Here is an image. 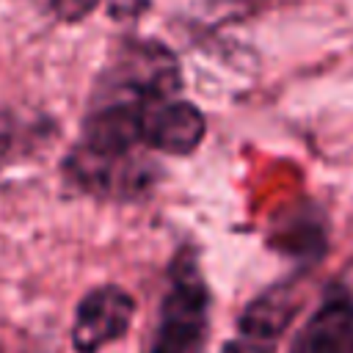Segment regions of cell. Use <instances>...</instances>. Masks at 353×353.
<instances>
[{"label": "cell", "instance_id": "obj_3", "mask_svg": "<svg viewBox=\"0 0 353 353\" xmlns=\"http://www.w3.org/2000/svg\"><path fill=\"white\" fill-rule=\"evenodd\" d=\"M182 85L179 63L171 50L157 41L127 44L99 80L94 99H152L174 97Z\"/></svg>", "mask_w": 353, "mask_h": 353}, {"label": "cell", "instance_id": "obj_2", "mask_svg": "<svg viewBox=\"0 0 353 353\" xmlns=\"http://www.w3.org/2000/svg\"><path fill=\"white\" fill-rule=\"evenodd\" d=\"M63 174L77 190L94 199H116V201H130L146 193L154 182V165L141 157V149L110 152L80 141L66 154Z\"/></svg>", "mask_w": 353, "mask_h": 353}, {"label": "cell", "instance_id": "obj_1", "mask_svg": "<svg viewBox=\"0 0 353 353\" xmlns=\"http://www.w3.org/2000/svg\"><path fill=\"white\" fill-rule=\"evenodd\" d=\"M210 334V290L185 248L168 268V287L163 292L157 320L146 353H204Z\"/></svg>", "mask_w": 353, "mask_h": 353}, {"label": "cell", "instance_id": "obj_5", "mask_svg": "<svg viewBox=\"0 0 353 353\" xmlns=\"http://www.w3.org/2000/svg\"><path fill=\"white\" fill-rule=\"evenodd\" d=\"M135 317V298L119 284L88 290L74 312L72 347L77 353H99L105 345L121 339Z\"/></svg>", "mask_w": 353, "mask_h": 353}, {"label": "cell", "instance_id": "obj_4", "mask_svg": "<svg viewBox=\"0 0 353 353\" xmlns=\"http://www.w3.org/2000/svg\"><path fill=\"white\" fill-rule=\"evenodd\" d=\"M301 295L292 284H279L256 295L237 317V331L221 353H276L279 339L298 314Z\"/></svg>", "mask_w": 353, "mask_h": 353}, {"label": "cell", "instance_id": "obj_8", "mask_svg": "<svg viewBox=\"0 0 353 353\" xmlns=\"http://www.w3.org/2000/svg\"><path fill=\"white\" fill-rule=\"evenodd\" d=\"M30 135L33 132L28 130V124L17 113L0 108V168L22 154V149H25Z\"/></svg>", "mask_w": 353, "mask_h": 353}, {"label": "cell", "instance_id": "obj_9", "mask_svg": "<svg viewBox=\"0 0 353 353\" xmlns=\"http://www.w3.org/2000/svg\"><path fill=\"white\" fill-rule=\"evenodd\" d=\"M97 6H99V0H52V11H55L58 19H63V22H80V19H85Z\"/></svg>", "mask_w": 353, "mask_h": 353}, {"label": "cell", "instance_id": "obj_7", "mask_svg": "<svg viewBox=\"0 0 353 353\" xmlns=\"http://www.w3.org/2000/svg\"><path fill=\"white\" fill-rule=\"evenodd\" d=\"M290 353H353V295L331 284L320 306L298 328Z\"/></svg>", "mask_w": 353, "mask_h": 353}, {"label": "cell", "instance_id": "obj_6", "mask_svg": "<svg viewBox=\"0 0 353 353\" xmlns=\"http://www.w3.org/2000/svg\"><path fill=\"white\" fill-rule=\"evenodd\" d=\"M207 132L204 113L188 102L174 97H152L141 105V141L152 152L163 154H190L199 149Z\"/></svg>", "mask_w": 353, "mask_h": 353}]
</instances>
